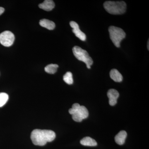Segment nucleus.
I'll use <instances>...</instances> for the list:
<instances>
[{"instance_id":"obj_14","label":"nucleus","mask_w":149,"mask_h":149,"mask_svg":"<svg viewBox=\"0 0 149 149\" xmlns=\"http://www.w3.org/2000/svg\"><path fill=\"white\" fill-rule=\"evenodd\" d=\"M58 67V65L57 64H49L45 68V71L49 74H54L56 72Z\"/></svg>"},{"instance_id":"obj_5","label":"nucleus","mask_w":149,"mask_h":149,"mask_svg":"<svg viewBox=\"0 0 149 149\" xmlns=\"http://www.w3.org/2000/svg\"><path fill=\"white\" fill-rule=\"evenodd\" d=\"M109 32L110 39L114 45L116 47H120V42L125 38V32L121 28L113 26L109 27Z\"/></svg>"},{"instance_id":"obj_10","label":"nucleus","mask_w":149,"mask_h":149,"mask_svg":"<svg viewBox=\"0 0 149 149\" xmlns=\"http://www.w3.org/2000/svg\"><path fill=\"white\" fill-rule=\"evenodd\" d=\"M127 136V133L125 131H120L115 137V140L116 143L119 145H123L125 143Z\"/></svg>"},{"instance_id":"obj_18","label":"nucleus","mask_w":149,"mask_h":149,"mask_svg":"<svg viewBox=\"0 0 149 149\" xmlns=\"http://www.w3.org/2000/svg\"><path fill=\"white\" fill-rule=\"evenodd\" d=\"M148 50H149V40L148 41Z\"/></svg>"},{"instance_id":"obj_9","label":"nucleus","mask_w":149,"mask_h":149,"mask_svg":"<svg viewBox=\"0 0 149 149\" xmlns=\"http://www.w3.org/2000/svg\"><path fill=\"white\" fill-rule=\"evenodd\" d=\"M39 7L44 10L49 11L55 7V3L52 0H45L42 3L40 4Z\"/></svg>"},{"instance_id":"obj_16","label":"nucleus","mask_w":149,"mask_h":149,"mask_svg":"<svg viewBox=\"0 0 149 149\" xmlns=\"http://www.w3.org/2000/svg\"><path fill=\"white\" fill-rule=\"evenodd\" d=\"M8 95L4 93H0V107L3 106L8 100Z\"/></svg>"},{"instance_id":"obj_13","label":"nucleus","mask_w":149,"mask_h":149,"mask_svg":"<svg viewBox=\"0 0 149 149\" xmlns=\"http://www.w3.org/2000/svg\"><path fill=\"white\" fill-rule=\"evenodd\" d=\"M81 145L87 146H96L97 143L95 140L89 137H86L80 141Z\"/></svg>"},{"instance_id":"obj_15","label":"nucleus","mask_w":149,"mask_h":149,"mask_svg":"<svg viewBox=\"0 0 149 149\" xmlns=\"http://www.w3.org/2000/svg\"><path fill=\"white\" fill-rule=\"evenodd\" d=\"M63 80L64 82L68 85H72L73 83L72 73L70 72H67L63 75Z\"/></svg>"},{"instance_id":"obj_6","label":"nucleus","mask_w":149,"mask_h":149,"mask_svg":"<svg viewBox=\"0 0 149 149\" xmlns=\"http://www.w3.org/2000/svg\"><path fill=\"white\" fill-rule=\"evenodd\" d=\"M15 40V36L9 31H4L0 34V43L6 47L12 45Z\"/></svg>"},{"instance_id":"obj_11","label":"nucleus","mask_w":149,"mask_h":149,"mask_svg":"<svg viewBox=\"0 0 149 149\" xmlns=\"http://www.w3.org/2000/svg\"><path fill=\"white\" fill-rule=\"evenodd\" d=\"M110 76L111 79L116 82H121L123 78L122 74L117 69H113L111 70Z\"/></svg>"},{"instance_id":"obj_2","label":"nucleus","mask_w":149,"mask_h":149,"mask_svg":"<svg viewBox=\"0 0 149 149\" xmlns=\"http://www.w3.org/2000/svg\"><path fill=\"white\" fill-rule=\"evenodd\" d=\"M104 8L112 15H120L125 13L126 10V4L125 2L107 1L104 4Z\"/></svg>"},{"instance_id":"obj_12","label":"nucleus","mask_w":149,"mask_h":149,"mask_svg":"<svg viewBox=\"0 0 149 149\" xmlns=\"http://www.w3.org/2000/svg\"><path fill=\"white\" fill-rule=\"evenodd\" d=\"M40 24L42 27L47 28L49 30H53L55 27L54 22L46 19H43L40 20Z\"/></svg>"},{"instance_id":"obj_1","label":"nucleus","mask_w":149,"mask_h":149,"mask_svg":"<svg viewBox=\"0 0 149 149\" xmlns=\"http://www.w3.org/2000/svg\"><path fill=\"white\" fill-rule=\"evenodd\" d=\"M55 138V133L51 130L35 129L31 134V140L35 146H45L48 142L53 141Z\"/></svg>"},{"instance_id":"obj_7","label":"nucleus","mask_w":149,"mask_h":149,"mask_svg":"<svg viewBox=\"0 0 149 149\" xmlns=\"http://www.w3.org/2000/svg\"><path fill=\"white\" fill-rule=\"evenodd\" d=\"M70 27L72 28V31L75 36L83 41H85L86 40V36L84 32L80 30L79 25L74 21H71L70 22Z\"/></svg>"},{"instance_id":"obj_8","label":"nucleus","mask_w":149,"mask_h":149,"mask_svg":"<svg viewBox=\"0 0 149 149\" xmlns=\"http://www.w3.org/2000/svg\"><path fill=\"white\" fill-rule=\"evenodd\" d=\"M119 96V93L115 89H110L108 91L107 96L109 99V104L111 106H113L116 104Z\"/></svg>"},{"instance_id":"obj_4","label":"nucleus","mask_w":149,"mask_h":149,"mask_svg":"<svg viewBox=\"0 0 149 149\" xmlns=\"http://www.w3.org/2000/svg\"><path fill=\"white\" fill-rule=\"evenodd\" d=\"M72 52L74 56L77 59L85 63L87 68L91 69V65L93 64V60L89 56L87 51L78 46H74L72 48Z\"/></svg>"},{"instance_id":"obj_3","label":"nucleus","mask_w":149,"mask_h":149,"mask_svg":"<svg viewBox=\"0 0 149 149\" xmlns=\"http://www.w3.org/2000/svg\"><path fill=\"white\" fill-rule=\"evenodd\" d=\"M69 113L72 115V119L76 122H81L89 116L87 109L85 106H80L77 103L73 104L72 108L69 110Z\"/></svg>"},{"instance_id":"obj_17","label":"nucleus","mask_w":149,"mask_h":149,"mask_svg":"<svg viewBox=\"0 0 149 149\" xmlns=\"http://www.w3.org/2000/svg\"><path fill=\"white\" fill-rule=\"evenodd\" d=\"M4 10V8H3L2 7H0V15H1L3 13Z\"/></svg>"}]
</instances>
